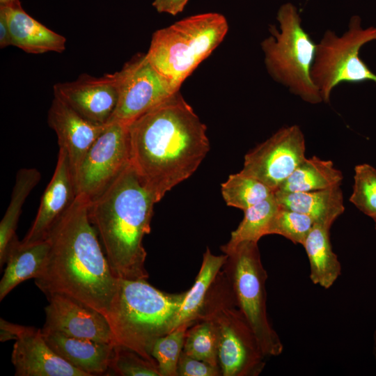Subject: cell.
Returning <instances> with one entry per match:
<instances>
[{
	"label": "cell",
	"mask_w": 376,
	"mask_h": 376,
	"mask_svg": "<svg viewBox=\"0 0 376 376\" xmlns=\"http://www.w3.org/2000/svg\"><path fill=\"white\" fill-rule=\"evenodd\" d=\"M190 324H182L154 343L151 356L156 361L160 376H178L177 369Z\"/></svg>",
	"instance_id": "f1b7e54d"
},
{
	"label": "cell",
	"mask_w": 376,
	"mask_h": 376,
	"mask_svg": "<svg viewBox=\"0 0 376 376\" xmlns=\"http://www.w3.org/2000/svg\"><path fill=\"white\" fill-rule=\"evenodd\" d=\"M129 124L111 120L87 151L75 174L77 195L93 199L130 162Z\"/></svg>",
	"instance_id": "30bf717a"
},
{
	"label": "cell",
	"mask_w": 376,
	"mask_h": 376,
	"mask_svg": "<svg viewBox=\"0 0 376 376\" xmlns=\"http://www.w3.org/2000/svg\"><path fill=\"white\" fill-rule=\"evenodd\" d=\"M109 371L120 376H160L157 363L116 344L113 345Z\"/></svg>",
	"instance_id": "1f68e13d"
},
{
	"label": "cell",
	"mask_w": 376,
	"mask_h": 376,
	"mask_svg": "<svg viewBox=\"0 0 376 376\" xmlns=\"http://www.w3.org/2000/svg\"><path fill=\"white\" fill-rule=\"evenodd\" d=\"M228 25L217 13L192 15L156 31L146 57L175 90L222 42Z\"/></svg>",
	"instance_id": "5b68a950"
},
{
	"label": "cell",
	"mask_w": 376,
	"mask_h": 376,
	"mask_svg": "<svg viewBox=\"0 0 376 376\" xmlns=\"http://www.w3.org/2000/svg\"><path fill=\"white\" fill-rule=\"evenodd\" d=\"M279 205L274 194L263 201L245 210L237 228L231 233L229 241L221 248L229 249L243 242H257L267 235L271 221Z\"/></svg>",
	"instance_id": "484cf974"
},
{
	"label": "cell",
	"mask_w": 376,
	"mask_h": 376,
	"mask_svg": "<svg viewBox=\"0 0 376 376\" xmlns=\"http://www.w3.org/2000/svg\"><path fill=\"white\" fill-rule=\"evenodd\" d=\"M178 376H219L221 368L205 361L191 357L183 352L179 359Z\"/></svg>",
	"instance_id": "d6a6232c"
},
{
	"label": "cell",
	"mask_w": 376,
	"mask_h": 376,
	"mask_svg": "<svg viewBox=\"0 0 376 376\" xmlns=\"http://www.w3.org/2000/svg\"><path fill=\"white\" fill-rule=\"evenodd\" d=\"M226 258V254L216 256L207 248L194 283L186 291L185 298L176 317L174 329L186 323L192 325L197 321L207 292Z\"/></svg>",
	"instance_id": "cb8c5ba5"
},
{
	"label": "cell",
	"mask_w": 376,
	"mask_h": 376,
	"mask_svg": "<svg viewBox=\"0 0 376 376\" xmlns=\"http://www.w3.org/2000/svg\"><path fill=\"white\" fill-rule=\"evenodd\" d=\"M156 203L130 162L103 191L90 200L89 218L117 278H148L143 240L150 232Z\"/></svg>",
	"instance_id": "3957f363"
},
{
	"label": "cell",
	"mask_w": 376,
	"mask_h": 376,
	"mask_svg": "<svg viewBox=\"0 0 376 376\" xmlns=\"http://www.w3.org/2000/svg\"><path fill=\"white\" fill-rule=\"evenodd\" d=\"M304 135L293 125L280 128L246 154L244 174L268 186L274 192L306 158Z\"/></svg>",
	"instance_id": "8fae6325"
},
{
	"label": "cell",
	"mask_w": 376,
	"mask_h": 376,
	"mask_svg": "<svg viewBox=\"0 0 376 376\" xmlns=\"http://www.w3.org/2000/svg\"><path fill=\"white\" fill-rule=\"evenodd\" d=\"M77 196L75 175L67 153L59 148L54 174L41 197L35 219L22 242L46 240L54 226Z\"/></svg>",
	"instance_id": "9a60e30c"
},
{
	"label": "cell",
	"mask_w": 376,
	"mask_h": 376,
	"mask_svg": "<svg viewBox=\"0 0 376 376\" xmlns=\"http://www.w3.org/2000/svg\"><path fill=\"white\" fill-rule=\"evenodd\" d=\"M218 351V336L210 320H198L188 328L182 350L185 354L219 367Z\"/></svg>",
	"instance_id": "83f0119b"
},
{
	"label": "cell",
	"mask_w": 376,
	"mask_h": 376,
	"mask_svg": "<svg viewBox=\"0 0 376 376\" xmlns=\"http://www.w3.org/2000/svg\"><path fill=\"white\" fill-rule=\"evenodd\" d=\"M41 178L36 168H22L15 177L8 207L0 223V265L5 264L6 254L10 243L17 237L15 230L22 206Z\"/></svg>",
	"instance_id": "d4e9b609"
},
{
	"label": "cell",
	"mask_w": 376,
	"mask_h": 376,
	"mask_svg": "<svg viewBox=\"0 0 376 376\" xmlns=\"http://www.w3.org/2000/svg\"><path fill=\"white\" fill-rule=\"evenodd\" d=\"M280 207L305 214L315 224L331 226L345 211L340 185L301 192L275 191Z\"/></svg>",
	"instance_id": "44dd1931"
},
{
	"label": "cell",
	"mask_w": 376,
	"mask_h": 376,
	"mask_svg": "<svg viewBox=\"0 0 376 376\" xmlns=\"http://www.w3.org/2000/svg\"><path fill=\"white\" fill-rule=\"evenodd\" d=\"M90 200L77 195L52 228L50 250L36 285L45 296L75 298L109 320L119 279L112 272L88 215ZM109 321V320H108Z\"/></svg>",
	"instance_id": "7a4b0ae2"
},
{
	"label": "cell",
	"mask_w": 376,
	"mask_h": 376,
	"mask_svg": "<svg viewBox=\"0 0 376 376\" xmlns=\"http://www.w3.org/2000/svg\"><path fill=\"white\" fill-rule=\"evenodd\" d=\"M375 230H376V222H375Z\"/></svg>",
	"instance_id": "f35d334b"
},
{
	"label": "cell",
	"mask_w": 376,
	"mask_h": 376,
	"mask_svg": "<svg viewBox=\"0 0 376 376\" xmlns=\"http://www.w3.org/2000/svg\"><path fill=\"white\" fill-rule=\"evenodd\" d=\"M8 23L12 45L26 53L43 54L49 52L61 53L65 49L64 36L48 29L30 16L19 1L0 5Z\"/></svg>",
	"instance_id": "ac0fdd59"
},
{
	"label": "cell",
	"mask_w": 376,
	"mask_h": 376,
	"mask_svg": "<svg viewBox=\"0 0 376 376\" xmlns=\"http://www.w3.org/2000/svg\"><path fill=\"white\" fill-rule=\"evenodd\" d=\"M120 81V71L100 77L81 75L75 81L56 84L54 96L88 120L105 125L117 107Z\"/></svg>",
	"instance_id": "4fadbf2b"
},
{
	"label": "cell",
	"mask_w": 376,
	"mask_h": 376,
	"mask_svg": "<svg viewBox=\"0 0 376 376\" xmlns=\"http://www.w3.org/2000/svg\"><path fill=\"white\" fill-rule=\"evenodd\" d=\"M373 342H374L373 353H374L375 360L376 363V329L375 330L374 334H373Z\"/></svg>",
	"instance_id": "8d00e7d4"
},
{
	"label": "cell",
	"mask_w": 376,
	"mask_h": 376,
	"mask_svg": "<svg viewBox=\"0 0 376 376\" xmlns=\"http://www.w3.org/2000/svg\"><path fill=\"white\" fill-rule=\"evenodd\" d=\"M11 361L16 376H88L55 353L41 329L17 326Z\"/></svg>",
	"instance_id": "2e32d148"
},
{
	"label": "cell",
	"mask_w": 376,
	"mask_h": 376,
	"mask_svg": "<svg viewBox=\"0 0 376 376\" xmlns=\"http://www.w3.org/2000/svg\"><path fill=\"white\" fill-rule=\"evenodd\" d=\"M330 226L314 224L303 246L310 265V279L315 284L328 289L341 272V265L330 241Z\"/></svg>",
	"instance_id": "7402d4cb"
},
{
	"label": "cell",
	"mask_w": 376,
	"mask_h": 376,
	"mask_svg": "<svg viewBox=\"0 0 376 376\" xmlns=\"http://www.w3.org/2000/svg\"><path fill=\"white\" fill-rule=\"evenodd\" d=\"M189 0H154L152 6L159 13L176 15L181 13Z\"/></svg>",
	"instance_id": "836d02e7"
},
{
	"label": "cell",
	"mask_w": 376,
	"mask_h": 376,
	"mask_svg": "<svg viewBox=\"0 0 376 376\" xmlns=\"http://www.w3.org/2000/svg\"><path fill=\"white\" fill-rule=\"evenodd\" d=\"M343 179L341 171L334 167L331 160L313 156L306 157L276 191L301 192L326 189L340 185Z\"/></svg>",
	"instance_id": "603a6c76"
},
{
	"label": "cell",
	"mask_w": 376,
	"mask_h": 376,
	"mask_svg": "<svg viewBox=\"0 0 376 376\" xmlns=\"http://www.w3.org/2000/svg\"><path fill=\"white\" fill-rule=\"evenodd\" d=\"M130 164L159 202L210 150L203 124L179 91L129 124Z\"/></svg>",
	"instance_id": "6da1fadb"
},
{
	"label": "cell",
	"mask_w": 376,
	"mask_h": 376,
	"mask_svg": "<svg viewBox=\"0 0 376 376\" xmlns=\"http://www.w3.org/2000/svg\"><path fill=\"white\" fill-rule=\"evenodd\" d=\"M51 247L48 238L25 244L16 237L9 244L5 263L6 267L0 281V300L17 285L37 278L41 272Z\"/></svg>",
	"instance_id": "ffe728a7"
},
{
	"label": "cell",
	"mask_w": 376,
	"mask_h": 376,
	"mask_svg": "<svg viewBox=\"0 0 376 376\" xmlns=\"http://www.w3.org/2000/svg\"><path fill=\"white\" fill-rule=\"evenodd\" d=\"M350 201L376 222V169L369 164L354 167L353 191Z\"/></svg>",
	"instance_id": "4dcf8cb0"
},
{
	"label": "cell",
	"mask_w": 376,
	"mask_h": 376,
	"mask_svg": "<svg viewBox=\"0 0 376 376\" xmlns=\"http://www.w3.org/2000/svg\"><path fill=\"white\" fill-rule=\"evenodd\" d=\"M46 297L48 304L42 331L113 343L111 326L102 313L65 295L54 293Z\"/></svg>",
	"instance_id": "5bb4252c"
},
{
	"label": "cell",
	"mask_w": 376,
	"mask_h": 376,
	"mask_svg": "<svg viewBox=\"0 0 376 376\" xmlns=\"http://www.w3.org/2000/svg\"><path fill=\"white\" fill-rule=\"evenodd\" d=\"M221 269L225 274L237 306L253 330L265 357H276L283 350L281 340L272 327L267 313L265 269L254 242H243L229 249Z\"/></svg>",
	"instance_id": "ba28073f"
},
{
	"label": "cell",
	"mask_w": 376,
	"mask_h": 376,
	"mask_svg": "<svg viewBox=\"0 0 376 376\" xmlns=\"http://www.w3.org/2000/svg\"><path fill=\"white\" fill-rule=\"evenodd\" d=\"M221 187V194L227 205L243 211L274 194V191L263 182L240 171L230 175Z\"/></svg>",
	"instance_id": "4316f807"
},
{
	"label": "cell",
	"mask_w": 376,
	"mask_h": 376,
	"mask_svg": "<svg viewBox=\"0 0 376 376\" xmlns=\"http://www.w3.org/2000/svg\"><path fill=\"white\" fill-rule=\"evenodd\" d=\"M42 334L55 353L88 376L108 373L113 343L73 338L54 332L42 331Z\"/></svg>",
	"instance_id": "d6986e66"
},
{
	"label": "cell",
	"mask_w": 376,
	"mask_h": 376,
	"mask_svg": "<svg viewBox=\"0 0 376 376\" xmlns=\"http://www.w3.org/2000/svg\"><path fill=\"white\" fill-rule=\"evenodd\" d=\"M47 123L56 134L59 148L67 153L75 175L84 155L106 124L88 120L56 96L48 111Z\"/></svg>",
	"instance_id": "e0dca14e"
},
{
	"label": "cell",
	"mask_w": 376,
	"mask_h": 376,
	"mask_svg": "<svg viewBox=\"0 0 376 376\" xmlns=\"http://www.w3.org/2000/svg\"><path fill=\"white\" fill-rule=\"evenodd\" d=\"M120 71L121 81L118 102L109 121L130 124L179 91H175L154 68L146 54L136 56Z\"/></svg>",
	"instance_id": "7c38bea8"
},
{
	"label": "cell",
	"mask_w": 376,
	"mask_h": 376,
	"mask_svg": "<svg viewBox=\"0 0 376 376\" xmlns=\"http://www.w3.org/2000/svg\"><path fill=\"white\" fill-rule=\"evenodd\" d=\"M10 45H12V40L8 23L5 13L0 10V47Z\"/></svg>",
	"instance_id": "e575fe53"
},
{
	"label": "cell",
	"mask_w": 376,
	"mask_h": 376,
	"mask_svg": "<svg viewBox=\"0 0 376 376\" xmlns=\"http://www.w3.org/2000/svg\"><path fill=\"white\" fill-rule=\"evenodd\" d=\"M375 40L376 26L363 28L358 15L350 18L342 35L329 29L324 33L317 43L311 72L322 102L329 103L332 91L341 83H376V74L359 56L361 48Z\"/></svg>",
	"instance_id": "9c48e42d"
},
{
	"label": "cell",
	"mask_w": 376,
	"mask_h": 376,
	"mask_svg": "<svg viewBox=\"0 0 376 376\" xmlns=\"http://www.w3.org/2000/svg\"><path fill=\"white\" fill-rule=\"evenodd\" d=\"M19 0H0V5H6L15 3Z\"/></svg>",
	"instance_id": "74e56055"
},
{
	"label": "cell",
	"mask_w": 376,
	"mask_h": 376,
	"mask_svg": "<svg viewBox=\"0 0 376 376\" xmlns=\"http://www.w3.org/2000/svg\"><path fill=\"white\" fill-rule=\"evenodd\" d=\"M17 325L0 319V340L5 342L17 339Z\"/></svg>",
	"instance_id": "d590c367"
},
{
	"label": "cell",
	"mask_w": 376,
	"mask_h": 376,
	"mask_svg": "<svg viewBox=\"0 0 376 376\" xmlns=\"http://www.w3.org/2000/svg\"><path fill=\"white\" fill-rule=\"evenodd\" d=\"M186 291L169 294L147 279H119L109 322L113 343L125 347L152 363L155 340L174 329Z\"/></svg>",
	"instance_id": "277c9868"
},
{
	"label": "cell",
	"mask_w": 376,
	"mask_h": 376,
	"mask_svg": "<svg viewBox=\"0 0 376 376\" xmlns=\"http://www.w3.org/2000/svg\"><path fill=\"white\" fill-rule=\"evenodd\" d=\"M203 319L210 320L217 330L222 375L257 376L261 373L266 357L237 306L222 269L207 292L197 321Z\"/></svg>",
	"instance_id": "52a82bcc"
},
{
	"label": "cell",
	"mask_w": 376,
	"mask_h": 376,
	"mask_svg": "<svg viewBox=\"0 0 376 376\" xmlns=\"http://www.w3.org/2000/svg\"><path fill=\"white\" fill-rule=\"evenodd\" d=\"M279 29L271 24L270 35L260 44L266 70L270 77L303 101L317 104L322 102L311 72L317 44L301 24L298 10L285 3L278 10Z\"/></svg>",
	"instance_id": "8992f818"
},
{
	"label": "cell",
	"mask_w": 376,
	"mask_h": 376,
	"mask_svg": "<svg viewBox=\"0 0 376 376\" xmlns=\"http://www.w3.org/2000/svg\"><path fill=\"white\" fill-rule=\"evenodd\" d=\"M314 224L309 216L279 206L271 221L267 235H279L303 246Z\"/></svg>",
	"instance_id": "f546056e"
}]
</instances>
